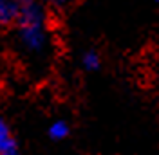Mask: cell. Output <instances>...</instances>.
I'll return each mask as SVG.
<instances>
[{
  "instance_id": "cell-1",
  "label": "cell",
  "mask_w": 159,
  "mask_h": 155,
  "mask_svg": "<svg viewBox=\"0 0 159 155\" xmlns=\"http://www.w3.org/2000/svg\"><path fill=\"white\" fill-rule=\"evenodd\" d=\"M15 38L18 49L31 60H42L51 49L49 15L40 0H22L15 24Z\"/></svg>"
},
{
  "instance_id": "cell-2",
  "label": "cell",
  "mask_w": 159,
  "mask_h": 155,
  "mask_svg": "<svg viewBox=\"0 0 159 155\" xmlns=\"http://www.w3.org/2000/svg\"><path fill=\"white\" fill-rule=\"evenodd\" d=\"M20 143L7 119L0 116V155H18Z\"/></svg>"
},
{
  "instance_id": "cell-3",
  "label": "cell",
  "mask_w": 159,
  "mask_h": 155,
  "mask_svg": "<svg viewBox=\"0 0 159 155\" xmlns=\"http://www.w3.org/2000/svg\"><path fill=\"white\" fill-rule=\"evenodd\" d=\"M22 0H0V29L13 27L20 13Z\"/></svg>"
},
{
  "instance_id": "cell-4",
  "label": "cell",
  "mask_w": 159,
  "mask_h": 155,
  "mask_svg": "<svg viewBox=\"0 0 159 155\" xmlns=\"http://www.w3.org/2000/svg\"><path fill=\"white\" fill-rule=\"evenodd\" d=\"M70 135V125L65 119H54L47 126V137L52 143H63Z\"/></svg>"
},
{
  "instance_id": "cell-5",
  "label": "cell",
  "mask_w": 159,
  "mask_h": 155,
  "mask_svg": "<svg viewBox=\"0 0 159 155\" xmlns=\"http://www.w3.org/2000/svg\"><path fill=\"white\" fill-rule=\"evenodd\" d=\"M80 65H81V69H83L85 72L94 74V72H98L99 69H101V65H103L101 54H99L98 51H94V49H89V51H85V52L81 54Z\"/></svg>"
},
{
  "instance_id": "cell-6",
  "label": "cell",
  "mask_w": 159,
  "mask_h": 155,
  "mask_svg": "<svg viewBox=\"0 0 159 155\" xmlns=\"http://www.w3.org/2000/svg\"><path fill=\"white\" fill-rule=\"evenodd\" d=\"M43 4H49V6H56V7H63V6H69L72 0H40Z\"/></svg>"
},
{
  "instance_id": "cell-7",
  "label": "cell",
  "mask_w": 159,
  "mask_h": 155,
  "mask_svg": "<svg viewBox=\"0 0 159 155\" xmlns=\"http://www.w3.org/2000/svg\"><path fill=\"white\" fill-rule=\"evenodd\" d=\"M148 2H156V4H159V0H148Z\"/></svg>"
}]
</instances>
